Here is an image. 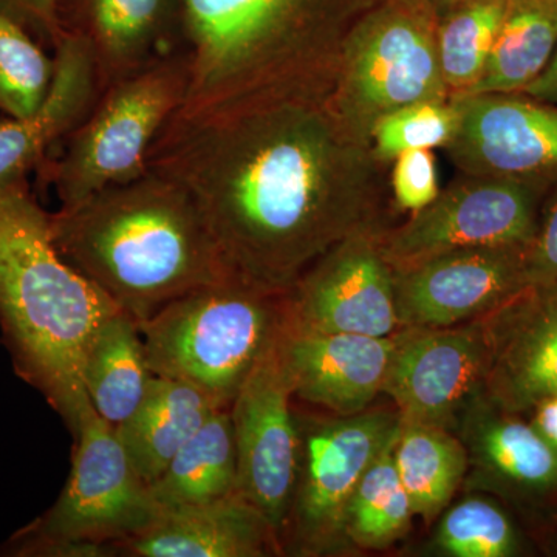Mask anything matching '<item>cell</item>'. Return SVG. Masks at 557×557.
<instances>
[{"label":"cell","instance_id":"5bb4252c","mask_svg":"<svg viewBox=\"0 0 557 557\" xmlns=\"http://www.w3.org/2000/svg\"><path fill=\"white\" fill-rule=\"evenodd\" d=\"M460 123L445 150L460 174L557 183V108L525 94L453 98Z\"/></svg>","mask_w":557,"mask_h":557},{"label":"cell","instance_id":"d590c367","mask_svg":"<svg viewBox=\"0 0 557 557\" xmlns=\"http://www.w3.org/2000/svg\"><path fill=\"white\" fill-rule=\"evenodd\" d=\"M528 97L536 98L539 101L548 102L557 108V49L553 54L552 61L541 73L537 79H534L525 90L520 91Z\"/></svg>","mask_w":557,"mask_h":557},{"label":"cell","instance_id":"277c9868","mask_svg":"<svg viewBox=\"0 0 557 557\" xmlns=\"http://www.w3.org/2000/svg\"><path fill=\"white\" fill-rule=\"evenodd\" d=\"M120 307L62 258L28 180L0 186V327L14 369L72 434L90 408L84 357Z\"/></svg>","mask_w":557,"mask_h":557},{"label":"cell","instance_id":"4316f807","mask_svg":"<svg viewBox=\"0 0 557 557\" xmlns=\"http://www.w3.org/2000/svg\"><path fill=\"white\" fill-rule=\"evenodd\" d=\"M395 445L370 465L351 494L344 519L350 547L387 548L409 531L416 515L395 465Z\"/></svg>","mask_w":557,"mask_h":557},{"label":"cell","instance_id":"836d02e7","mask_svg":"<svg viewBox=\"0 0 557 557\" xmlns=\"http://www.w3.org/2000/svg\"><path fill=\"white\" fill-rule=\"evenodd\" d=\"M57 7L58 0H0V9L27 25L33 35L51 49L57 47L62 36Z\"/></svg>","mask_w":557,"mask_h":557},{"label":"cell","instance_id":"e575fe53","mask_svg":"<svg viewBox=\"0 0 557 557\" xmlns=\"http://www.w3.org/2000/svg\"><path fill=\"white\" fill-rule=\"evenodd\" d=\"M528 416V420L542 438L557 449V392L542 399Z\"/></svg>","mask_w":557,"mask_h":557},{"label":"cell","instance_id":"5b68a950","mask_svg":"<svg viewBox=\"0 0 557 557\" xmlns=\"http://www.w3.org/2000/svg\"><path fill=\"white\" fill-rule=\"evenodd\" d=\"M285 295L231 277L172 300L138 322L150 372L230 408L284 332Z\"/></svg>","mask_w":557,"mask_h":557},{"label":"cell","instance_id":"f1b7e54d","mask_svg":"<svg viewBox=\"0 0 557 557\" xmlns=\"http://www.w3.org/2000/svg\"><path fill=\"white\" fill-rule=\"evenodd\" d=\"M27 25L0 9V113L24 119L39 108L53 79V54H47Z\"/></svg>","mask_w":557,"mask_h":557},{"label":"cell","instance_id":"d4e9b609","mask_svg":"<svg viewBox=\"0 0 557 557\" xmlns=\"http://www.w3.org/2000/svg\"><path fill=\"white\" fill-rule=\"evenodd\" d=\"M557 49V0H507L478 94H516L541 76Z\"/></svg>","mask_w":557,"mask_h":557},{"label":"cell","instance_id":"8fae6325","mask_svg":"<svg viewBox=\"0 0 557 557\" xmlns=\"http://www.w3.org/2000/svg\"><path fill=\"white\" fill-rule=\"evenodd\" d=\"M284 333V332H282ZM282 335L249 373L230 406L237 453L236 493L269 519L281 539L300 458L298 416Z\"/></svg>","mask_w":557,"mask_h":557},{"label":"cell","instance_id":"7c38bea8","mask_svg":"<svg viewBox=\"0 0 557 557\" xmlns=\"http://www.w3.org/2000/svg\"><path fill=\"white\" fill-rule=\"evenodd\" d=\"M386 230L348 237L296 281L285 295L289 327L368 336L397 332L395 270L383 249Z\"/></svg>","mask_w":557,"mask_h":557},{"label":"cell","instance_id":"44dd1931","mask_svg":"<svg viewBox=\"0 0 557 557\" xmlns=\"http://www.w3.org/2000/svg\"><path fill=\"white\" fill-rule=\"evenodd\" d=\"M119 556L265 557L282 555L269 519L240 494L188 507L161 508L137 536L116 542Z\"/></svg>","mask_w":557,"mask_h":557},{"label":"cell","instance_id":"3957f363","mask_svg":"<svg viewBox=\"0 0 557 557\" xmlns=\"http://www.w3.org/2000/svg\"><path fill=\"white\" fill-rule=\"evenodd\" d=\"M50 231L62 258L138 322L237 277L188 190L153 171L50 212Z\"/></svg>","mask_w":557,"mask_h":557},{"label":"cell","instance_id":"8d00e7d4","mask_svg":"<svg viewBox=\"0 0 557 557\" xmlns=\"http://www.w3.org/2000/svg\"><path fill=\"white\" fill-rule=\"evenodd\" d=\"M428 2L431 3L440 20V17L445 16L450 10L456 9V7L467 2V0H428Z\"/></svg>","mask_w":557,"mask_h":557},{"label":"cell","instance_id":"484cf974","mask_svg":"<svg viewBox=\"0 0 557 557\" xmlns=\"http://www.w3.org/2000/svg\"><path fill=\"white\" fill-rule=\"evenodd\" d=\"M394 457L413 515L434 522L467 479L463 443L456 432L437 424L403 421Z\"/></svg>","mask_w":557,"mask_h":557},{"label":"cell","instance_id":"83f0119b","mask_svg":"<svg viewBox=\"0 0 557 557\" xmlns=\"http://www.w3.org/2000/svg\"><path fill=\"white\" fill-rule=\"evenodd\" d=\"M505 9L507 0H467L440 17V65L450 100L467 97L482 79Z\"/></svg>","mask_w":557,"mask_h":557},{"label":"cell","instance_id":"6da1fadb","mask_svg":"<svg viewBox=\"0 0 557 557\" xmlns=\"http://www.w3.org/2000/svg\"><path fill=\"white\" fill-rule=\"evenodd\" d=\"M148 168L188 190L237 277L274 293L348 237L388 228L397 211L387 164L327 98L174 113Z\"/></svg>","mask_w":557,"mask_h":557},{"label":"cell","instance_id":"ffe728a7","mask_svg":"<svg viewBox=\"0 0 557 557\" xmlns=\"http://www.w3.org/2000/svg\"><path fill=\"white\" fill-rule=\"evenodd\" d=\"M53 60V79L39 108L0 123V186L28 180L100 98L97 69L83 39L62 33Z\"/></svg>","mask_w":557,"mask_h":557},{"label":"cell","instance_id":"d6a6232c","mask_svg":"<svg viewBox=\"0 0 557 557\" xmlns=\"http://www.w3.org/2000/svg\"><path fill=\"white\" fill-rule=\"evenodd\" d=\"M527 270L530 284L557 278V183L542 203L536 234L527 249Z\"/></svg>","mask_w":557,"mask_h":557},{"label":"cell","instance_id":"74e56055","mask_svg":"<svg viewBox=\"0 0 557 557\" xmlns=\"http://www.w3.org/2000/svg\"><path fill=\"white\" fill-rule=\"evenodd\" d=\"M556 555H557V545H556Z\"/></svg>","mask_w":557,"mask_h":557},{"label":"cell","instance_id":"4fadbf2b","mask_svg":"<svg viewBox=\"0 0 557 557\" xmlns=\"http://www.w3.org/2000/svg\"><path fill=\"white\" fill-rule=\"evenodd\" d=\"M383 394L403 421L453 431L461 410L483 391L487 344L480 319L453 327L398 329Z\"/></svg>","mask_w":557,"mask_h":557},{"label":"cell","instance_id":"d6986e66","mask_svg":"<svg viewBox=\"0 0 557 557\" xmlns=\"http://www.w3.org/2000/svg\"><path fill=\"white\" fill-rule=\"evenodd\" d=\"M281 347L295 397L354 416L383 394L394 338L304 332L285 322Z\"/></svg>","mask_w":557,"mask_h":557},{"label":"cell","instance_id":"603a6c76","mask_svg":"<svg viewBox=\"0 0 557 557\" xmlns=\"http://www.w3.org/2000/svg\"><path fill=\"white\" fill-rule=\"evenodd\" d=\"M152 379L137 319L116 311L102 322L84 357L91 408L110 428H119L141 405Z\"/></svg>","mask_w":557,"mask_h":557},{"label":"cell","instance_id":"7402d4cb","mask_svg":"<svg viewBox=\"0 0 557 557\" xmlns=\"http://www.w3.org/2000/svg\"><path fill=\"white\" fill-rule=\"evenodd\" d=\"M218 409L199 388L153 375L141 405L115 434L132 467L150 485Z\"/></svg>","mask_w":557,"mask_h":557},{"label":"cell","instance_id":"f546056e","mask_svg":"<svg viewBox=\"0 0 557 557\" xmlns=\"http://www.w3.org/2000/svg\"><path fill=\"white\" fill-rule=\"evenodd\" d=\"M432 549L449 557H511L519 555L520 539L500 505L469 496L442 512Z\"/></svg>","mask_w":557,"mask_h":557},{"label":"cell","instance_id":"2e32d148","mask_svg":"<svg viewBox=\"0 0 557 557\" xmlns=\"http://www.w3.org/2000/svg\"><path fill=\"white\" fill-rule=\"evenodd\" d=\"M480 322L487 344L483 394L527 417L557 392V278L527 285Z\"/></svg>","mask_w":557,"mask_h":557},{"label":"cell","instance_id":"52a82bcc","mask_svg":"<svg viewBox=\"0 0 557 557\" xmlns=\"http://www.w3.org/2000/svg\"><path fill=\"white\" fill-rule=\"evenodd\" d=\"M188 90L185 53L168 58L101 91L89 115L40 164L39 182L60 208H72L110 186L149 171L153 143Z\"/></svg>","mask_w":557,"mask_h":557},{"label":"cell","instance_id":"9a60e30c","mask_svg":"<svg viewBox=\"0 0 557 557\" xmlns=\"http://www.w3.org/2000/svg\"><path fill=\"white\" fill-rule=\"evenodd\" d=\"M527 249H453L395 271L399 329L453 327L496 310L530 285Z\"/></svg>","mask_w":557,"mask_h":557},{"label":"cell","instance_id":"7a4b0ae2","mask_svg":"<svg viewBox=\"0 0 557 557\" xmlns=\"http://www.w3.org/2000/svg\"><path fill=\"white\" fill-rule=\"evenodd\" d=\"M379 0H183L180 115L329 98L348 33Z\"/></svg>","mask_w":557,"mask_h":557},{"label":"cell","instance_id":"e0dca14e","mask_svg":"<svg viewBox=\"0 0 557 557\" xmlns=\"http://www.w3.org/2000/svg\"><path fill=\"white\" fill-rule=\"evenodd\" d=\"M453 432L467 449V487L528 508L557 498V449L525 417L498 408L482 391Z\"/></svg>","mask_w":557,"mask_h":557},{"label":"cell","instance_id":"30bf717a","mask_svg":"<svg viewBox=\"0 0 557 557\" xmlns=\"http://www.w3.org/2000/svg\"><path fill=\"white\" fill-rule=\"evenodd\" d=\"M549 188L518 180L460 174L434 203L383 233L395 271L453 249L528 247Z\"/></svg>","mask_w":557,"mask_h":557},{"label":"cell","instance_id":"4dcf8cb0","mask_svg":"<svg viewBox=\"0 0 557 557\" xmlns=\"http://www.w3.org/2000/svg\"><path fill=\"white\" fill-rule=\"evenodd\" d=\"M460 123L457 102L424 101L395 110L381 119L370 134V146L384 164L406 150L445 149Z\"/></svg>","mask_w":557,"mask_h":557},{"label":"cell","instance_id":"cb8c5ba5","mask_svg":"<svg viewBox=\"0 0 557 557\" xmlns=\"http://www.w3.org/2000/svg\"><path fill=\"white\" fill-rule=\"evenodd\" d=\"M237 453L230 408L215 410L149 485L161 508L209 504L236 493Z\"/></svg>","mask_w":557,"mask_h":557},{"label":"cell","instance_id":"9c48e42d","mask_svg":"<svg viewBox=\"0 0 557 557\" xmlns=\"http://www.w3.org/2000/svg\"><path fill=\"white\" fill-rule=\"evenodd\" d=\"M298 479L282 528V553L338 555L350 547L344 519L351 494L370 465L397 443L401 416L366 409L333 420L298 417Z\"/></svg>","mask_w":557,"mask_h":557},{"label":"cell","instance_id":"1f68e13d","mask_svg":"<svg viewBox=\"0 0 557 557\" xmlns=\"http://www.w3.org/2000/svg\"><path fill=\"white\" fill-rule=\"evenodd\" d=\"M388 190L394 208L409 214L434 203L442 193L434 150H406L395 157L388 164Z\"/></svg>","mask_w":557,"mask_h":557},{"label":"cell","instance_id":"ac0fdd59","mask_svg":"<svg viewBox=\"0 0 557 557\" xmlns=\"http://www.w3.org/2000/svg\"><path fill=\"white\" fill-rule=\"evenodd\" d=\"M58 24L89 47L101 91L185 53L183 0H79Z\"/></svg>","mask_w":557,"mask_h":557},{"label":"cell","instance_id":"8992f818","mask_svg":"<svg viewBox=\"0 0 557 557\" xmlns=\"http://www.w3.org/2000/svg\"><path fill=\"white\" fill-rule=\"evenodd\" d=\"M428 0H379L348 33L327 102L344 129L370 145L381 119L424 101H449Z\"/></svg>","mask_w":557,"mask_h":557},{"label":"cell","instance_id":"ba28073f","mask_svg":"<svg viewBox=\"0 0 557 557\" xmlns=\"http://www.w3.org/2000/svg\"><path fill=\"white\" fill-rule=\"evenodd\" d=\"M73 437L72 472L61 496L49 511L17 531L0 555L40 557L47 548L67 542L115 545L159 518L161 507L132 467L115 429L91 406Z\"/></svg>","mask_w":557,"mask_h":557}]
</instances>
